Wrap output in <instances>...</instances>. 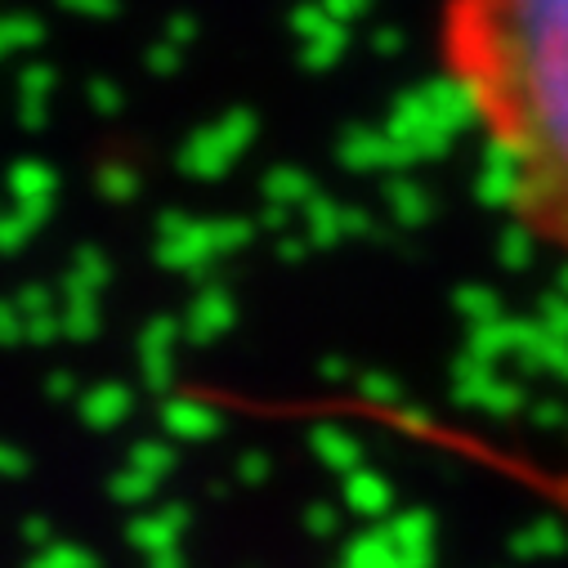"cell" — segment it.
Listing matches in <instances>:
<instances>
[{"instance_id":"obj_1","label":"cell","mask_w":568,"mask_h":568,"mask_svg":"<svg viewBox=\"0 0 568 568\" xmlns=\"http://www.w3.org/2000/svg\"><path fill=\"white\" fill-rule=\"evenodd\" d=\"M439 63L501 162L510 215L568 264V0H444Z\"/></svg>"}]
</instances>
